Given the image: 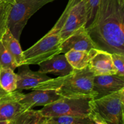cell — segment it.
Segmentation results:
<instances>
[{
	"mask_svg": "<svg viewBox=\"0 0 124 124\" xmlns=\"http://www.w3.org/2000/svg\"><path fill=\"white\" fill-rule=\"evenodd\" d=\"M47 119L39 110L31 108L22 112L11 124H46Z\"/></svg>",
	"mask_w": 124,
	"mask_h": 124,
	"instance_id": "obj_17",
	"label": "cell"
},
{
	"mask_svg": "<svg viewBox=\"0 0 124 124\" xmlns=\"http://www.w3.org/2000/svg\"><path fill=\"white\" fill-rule=\"evenodd\" d=\"M92 48H96V47L84 25L73 31L61 43V53H66L70 50L89 52Z\"/></svg>",
	"mask_w": 124,
	"mask_h": 124,
	"instance_id": "obj_9",
	"label": "cell"
},
{
	"mask_svg": "<svg viewBox=\"0 0 124 124\" xmlns=\"http://www.w3.org/2000/svg\"><path fill=\"white\" fill-rule=\"evenodd\" d=\"M46 124H94L90 116H59L47 117Z\"/></svg>",
	"mask_w": 124,
	"mask_h": 124,
	"instance_id": "obj_19",
	"label": "cell"
},
{
	"mask_svg": "<svg viewBox=\"0 0 124 124\" xmlns=\"http://www.w3.org/2000/svg\"><path fill=\"white\" fill-rule=\"evenodd\" d=\"M0 86L7 93L16 90L17 75L9 68L0 67Z\"/></svg>",
	"mask_w": 124,
	"mask_h": 124,
	"instance_id": "obj_18",
	"label": "cell"
},
{
	"mask_svg": "<svg viewBox=\"0 0 124 124\" xmlns=\"http://www.w3.org/2000/svg\"><path fill=\"white\" fill-rule=\"evenodd\" d=\"M64 23L61 29V42L82 25H87V16L85 7L81 0H69Z\"/></svg>",
	"mask_w": 124,
	"mask_h": 124,
	"instance_id": "obj_7",
	"label": "cell"
},
{
	"mask_svg": "<svg viewBox=\"0 0 124 124\" xmlns=\"http://www.w3.org/2000/svg\"><path fill=\"white\" fill-rule=\"evenodd\" d=\"M0 2H6V3H8V4H10L13 5L15 3L16 0H0Z\"/></svg>",
	"mask_w": 124,
	"mask_h": 124,
	"instance_id": "obj_25",
	"label": "cell"
},
{
	"mask_svg": "<svg viewBox=\"0 0 124 124\" xmlns=\"http://www.w3.org/2000/svg\"><path fill=\"white\" fill-rule=\"evenodd\" d=\"M0 67L9 68L13 70L19 67L14 58L6 49L1 41H0Z\"/></svg>",
	"mask_w": 124,
	"mask_h": 124,
	"instance_id": "obj_20",
	"label": "cell"
},
{
	"mask_svg": "<svg viewBox=\"0 0 124 124\" xmlns=\"http://www.w3.org/2000/svg\"><path fill=\"white\" fill-rule=\"evenodd\" d=\"M85 7L87 16V23L86 27L92 23L96 13L101 0H81Z\"/></svg>",
	"mask_w": 124,
	"mask_h": 124,
	"instance_id": "obj_22",
	"label": "cell"
},
{
	"mask_svg": "<svg viewBox=\"0 0 124 124\" xmlns=\"http://www.w3.org/2000/svg\"><path fill=\"white\" fill-rule=\"evenodd\" d=\"M124 88V76L117 74L94 76L93 90L94 99L102 98Z\"/></svg>",
	"mask_w": 124,
	"mask_h": 124,
	"instance_id": "obj_8",
	"label": "cell"
},
{
	"mask_svg": "<svg viewBox=\"0 0 124 124\" xmlns=\"http://www.w3.org/2000/svg\"><path fill=\"white\" fill-rule=\"evenodd\" d=\"M38 65H39V72L44 74L52 73L59 76H66L74 70L64 53L57 54Z\"/></svg>",
	"mask_w": 124,
	"mask_h": 124,
	"instance_id": "obj_14",
	"label": "cell"
},
{
	"mask_svg": "<svg viewBox=\"0 0 124 124\" xmlns=\"http://www.w3.org/2000/svg\"><path fill=\"white\" fill-rule=\"evenodd\" d=\"M12 4L0 2V41L7 28V19Z\"/></svg>",
	"mask_w": 124,
	"mask_h": 124,
	"instance_id": "obj_21",
	"label": "cell"
},
{
	"mask_svg": "<svg viewBox=\"0 0 124 124\" xmlns=\"http://www.w3.org/2000/svg\"><path fill=\"white\" fill-rule=\"evenodd\" d=\"M61 43L59 32L50 30L35 44L23 52L24 64L38 65L61 54Z\"/></svg>",
	"mask_w": 124,
	"mask_h": 124,
	"instance_id": "obj_5",
	"label": "cell"
},
{
	"mask_svg": "<svg viewBox=\"0 0 124 124\" xmlns=\"http://www.w3.org/2000/svg\"><path fill=\"white\" fill-rule=\"evenodd\" d=\"M55 0H16L11 6L7 19V28L19 41L24 27L30 17L49 2Z\"/></svg>",
	"mask_w": 124,
	"mask_h": 124,
	"instance_id": "obj_6",
	"label": "cell"
},
{
	"mask_svg": "<svg viewBox=\"0 0 124 124\" xmlns=\"http://www.w3.org/2000/svg\"><path fill=\"white\" fill-rule=\"evenodd\" d=\"M88 66L94 76L115 75L117 73L113 64L111 53L96 48H93Z\"/></svg>",
	"mask_w": 124,
	"mask_h": 124,
	"instance_id": "obj_11",
	"label": "cell"
},
{
	"mask_svg": "<svg viewBox=\"0 0 124 124\" xmlns=\"http://www.w3.org/2000/svg\"><path fill=\"white\" fill-rule=\"evenodd\" d=\"M92 110L104 124H124V88L92 102Z\"/></svg>",
	"mask_w": 124,
	"mask_h": 124,
	"instance_id": "obj_4",
	"label": "cell"
},
{
	"mask_svg": "<svg viewBox=\"0 0 124 124\" xmlns=\"http://www.w3.org/2000/svg\"><path fill=\"white\" fill-rule=\"evenodd\" d=\"M92 53L93 48L89 52L70 50L64 54L69 64L74 69H82L88 65Z\"/></svg>",
	"mask_w": 124,
	"mask_h": 124,
	"instance_id": "obj_16",
	"label": "cell"
},
{
	"mask_svg": "<svg viewBox=\"0 0 124 124\" xmlns=\"http://www.w3.org/2000/svg\"><path fill=\"white\" fill-rule=\"evenodd\" d=\"M111 59L117 71L116 74L119 76H124V54L111 53Z\"/></svg>",
	"mask_w": 124,
	"mask_h": 124,
	"instance_id": "obj_23",
	"label": "cell"
},
{
	"mask_svg": "<svg viewBox=\"0 0 124 124\" xmlns=\"http://www.w3.org/2000/svg\"><path fill=\"white\" fill-rule=\"evenodd\" d=\"M86 30L97 49L124 54V5L119 0H101Z\"/></svg>",
	"mask_w": 124,
	"mask_h": 124,
	"instance_id": "obj_1",
	"label": "cell"
},
{
	"mask_svg": "<svg viewBox=\"0 0 124 124\" xmlns=\"http://www.w3.org/2000/svg\"><path fill=\"white\" fill-rule=\"evenodd\" d=\"M1 41L6 49L14 58L18 67L23 65L24 62V55L19 44V41L13 36L8 28L2 35Z\"/></svg>",
	"mask_w": 124,
	"mask_h": 124,
	"instance_id": "obj_15",
	"label": "cell"
},
{
	"mask_svg": "<svg viewBox=\"0 0 124 124\" xmlns=\"http://www.w3.org/2000/svg\"><path fill=\"white\" fill-rule=\"evenodd\" d=\"M13 92H12V93H7L0 86V103L3 101L6 100V99L8 98L9 97H10L13 94Z\"/></svg>",
	"mask_w": 124,
	"mask_h": 124,
	"instance_id": "obj_24",
	"label": "cell"
},
{
	"mask_svg": "<svg viewBox=\"0 0 124 124\" xmlns=\"http://www.w3.org/2000/svg\"><path fill=\"white\" fill-rule=\"evenodd\" d=\"M119 1L121 4L124 5V0H119Z\"/></svg>",
	"mask_w": 124,
	"mask_h": 124,
	"instance_id": "obj_26",
	"label": "cell"
},
{
	"mask_svg": "<svg viewBox=\"0 0 124 124\" xmlns=\"http://www.w3.org/2000/svg\"><path fill=\"white\" fill-rule=\"evenodd\" d=\"M19 71L17 75V91L23 90L33 89L40 84L47 81L50 78L47 76V74L42 73L38 71H33L30 70L29 65H21Z\"/></svg>",
	"mask_w": 124,
	"mask_h": 124,
	"instance_id": "obj_13",
	"label": "cell"
},
{
	"mask_svg": "<svg viewBox=\"0 0 124 124\" xmlns=\"http://www.w3.org/2000/svg\"><path fill=\"white\" fill-rule=\"evenodd\" d=\"M62 98L54 90H33L24 94L19 102L26 110L38 106H46Z\"/></svg>",
	"mask_w": 124,
	"mask_h": 124,
	"instance_id": "obj_12",
	"label": "cell"
},
{
	"mask_svg": "<svg viewBox=\"0 0 124 124\" xmlns=\"http://www.w3.org/2000/svg\"><path fill=\"white\" fill-rule=\"evenodd\" d=\"M94 74L87 66L82 69H74L65 76L49 79L32 90H54L64 98L91 97L94 99Z\"/></svg>",
	"mask_w": 124,
	"mask_h": 124,
	"instance_id": "obj_2",
	"label": "cell"
},
{
	"mask_svg": "<svg viewBox=\"0 0 124 124\" xmlns=\"http://www.w3.org/2000/svg\"><path fill=\"white\" fill-rule=\"evenodd\" d=\"M91 97L64 98L44 106L40 111L46 117L59 116H90L92 111Z\"/></svg>",
	"mask_w": 124,
	"mask_h": 124,
	"instance_id": "obj_3",
	"label": "cell"
},
{
	"mask_svg": "<svg viewBox=\"0 0 124 124\" xmlns=\"http://www.w3.org/2000/svg\"><path fill=\"white\" fill-rule=\"evenodd\" d=\"M24 94L21 91L16 90L10 97L0 103V124H11L26 110L19 102Z\"/></svg>",
	"mask_w": 124,
	"mask_h": 124,
	"instance_id": "obj_10",
	"label": "cell"
}]
</instances>
